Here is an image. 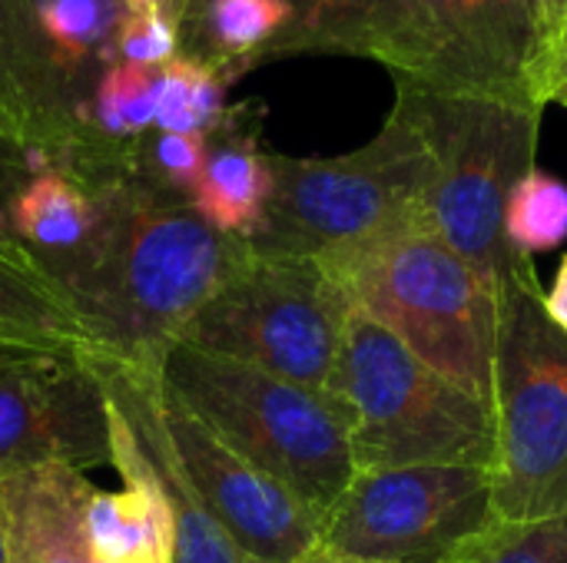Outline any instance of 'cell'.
<instances>
[{
	"label": "cell",
	"mask_w": 567,
	"mask_h": 563,
	"mask_svg": "<svg viewBox=\"0 0 567 563\" xmlns=\"http://www.w3.org/2000/svg\"><path fill=\"white\" fill-rule=\"evenodd\" d=\"M272 173L269 209L246 246L259 256L326 259L422 212L429 153L395 100L365 146L329 159L272 156Z\"/></svg>",
	"instance_id": "cell-8"
},
{
	"label": "cell",
	"mask_w": 567,
	"mask_h": 563,
	"mask_svg": "<svg viewBox=\"0 0 567 563\" xmlns=\"http://www.w3.org/2000/svg\"><path fill=\"white\" fill-rule=\"evenodd\" d=\"M226 80L219 66L203 56H176L156 70V129L159 133H203L223 123Z\"/></svg>",
	"instance_id": "cell-22"
},
{
	"label": "cell",
	"mask_w": 567,
	"mask_h": 563,
	"mask_svg": "<svg viewBox=\"0 0 567 563\" xmlns=\"http://www.w3.org/2000/svg\"><path fill=\"white\" fill-rule=\"evenodd\" d=\"M395 100L409 110L425 153L429 226L492 285H502L535 259H522L505 239V209L515 186L535 169L542 106L439 93L395 80Z\"/></svg>",
	"instance_id": "cell-4"
},
{
	"label": "cell",
	"mask_w": 567,
	"mask_h": 563,
	"mask_svg": "<svg viewBox=\"0 0 567 563\" xmlns=\"http://www.w3.org/2000/svg\"><path fill=\"white\" fill-rule=\"evenodd\" d=\"M83 186L96 206L90 239L73 256L37 265L76 312L93 352L156 368L249 246L213 229L189 199L136 169Z\"/></svg>",
	"instance_id": "cell-1"
},
{
	"label": "cell",
	"mask_w": 567,
	"mask_h": 563,
	"mask_svg": "<svg viewBox=\"0 0 567 563\" xmlns=\"http://www.w3.org/2000/svg\"><path fill=\"white\" fill-rule=\"evenodd\" d=\"M276 189L272 153L246 133L209 143L206 166L189 192V206L223 236L252 239Z\"/></svg>",
	"instance_id": "cell-19"
},
{
	"label": "cell",
	"mask_w": 567,
	"mask_h": 563,
	"mask_svg": "<svg viewBox=\"0 0 567 563\" xmlns=\"http://www.w3.org/2000/svg\"><path fill=\"white\" fill-rule=\"evenodd\" d=\"M206 153H209V139L203 133H159L150 143L146 159L136 153V173L146 176L150 183L189 199V192L206 166Z\"/></svg>",
	"instance_id": "cell-26"
},
{
	"label": "cell",
	"mask_w": 567,
	"mask_h": 563,
	"mask_svg": "<svg viewBox=\"0 0 567 563\" xmlns=\"http://www.w3.org/2000/svg\"><path fill=\"white\" fill-rule=\"evenodd\" d=\"M495 521L488 468H369L319 521V541L369 561L452 563Z\"/></svg>",
	"instance_id": "cell-10"
},
{
	"label": "cell",
	"mask_w": 567,
	"mask_h": 563,
	"mask_svg": "<svg viewBox=\"0 0 567 563\" xmlns=\"http://www.w3.org/2000/svg\"><path fill=\"white\" fill-rule=\"evenodd\" d=\"M47 166H50V163H47L40 153L27 149L23 143H17V139H10V136L0 133V246H3V249H27V246L13 236V229H10V202H13V196L20 192V186H23L37 169H47Z\"/></svg>",
	"instance_id": "cell-28"
},
{
	"label": "cell",
	"mask_w": 567,
	"mask_h": 563,
	"mask_svg": "<svg viewBox=\"0 0 567 563\" xmlns=\"http://www.w3.org/2000/svg\"><path fill=\"white\" fill-rule=\"evenodd\" d=\"M551 103H558V106H565L567 110V73L558 80V86H555V93H551Z\"/></svg>",
	"instance_id": "cell-33"
},
{
	"label": "cell",
	"mask_w": 567,
	"mask_h": 563,
	"mask_svg": "<svg viewBox=\"0 0 567 563\" xmlns=\"http://www.w3.org/2000/svg\"><path fill=\"white\" fill-rule=\"evenodd\" d=\"M156 123V70L133 63H113L90 103V129L113 146H130L143 139Z\"/></svg>",
	"instance_id": "cell-23"
},
{
	"label": "cell",
	"mask_w": 567,
	"mask_h": 563,
	"mask_svg": "<svg viewBox=\"0 0 567 563\" xmlns=\"http://www.w3.org/2000/svg\"><path fill=\"white\" fill-rule=\"evenodd\" d=\"M349 295L439 375L492 402L498 289H492L425 219V212L319 259Z\"/></svg>",
	"instance_id": "cell-3"
},
{
	"label": "cell",
	"mask_w": 567,
	"mask_h": 563,
	"mask_svg": "<svg viewBox=\"0 0 567 563\" xmlns=\"http://www.w3.org/2000/svg\"><path fill=\"white\" fill-rule=\"evenodd\" d=\"M289 20L286 0H206L183 27H199L213 66H243L249 56L269 53Z\"/></svg>",
	"instance_id": "cell-21"
},
{
	"label": "cell",
	"mask_w": 567,
	"mask_h": 563,
	"mask_svg": "<svg viewBox=\"0 0 567 563\" xmlns=\"http://www.w3.org/2000/svg\"><path fill=\"white\" fill-rule=\"evenodd\" d=\"M545 299V312H548V319L561 329L567 335V256L561 259V265H558V272H555V282H551V289L542 295Z\"/></svg>",
	"instance_id": "cell-30"
},
{
	"label": "cell",
	"mask_w": 567,
	"mask_h": 563,
	"mask_svg": "<svg viewBox=\"0 0 567 563\" xmlns=\"http://www.w3.org/2000/svg\"><path fill=\"white\" fill-rule=\"evenodd\" d=\"M326 395L339 405L355 471L409 465L492 468V408L352 309Z\"/></svg>",
	"instance_id": "cell-6"
},
{
	"label": "cell",
	"mask_w": 567,
	"mask_h": 563,
	"mask_svg": "<svg viewBox=\"0 0 567 563\" xmlns=\"http://www.w3.org/2000/svg\"><path fill=\"white\" fill-rule=\"evenodd\" d=\"M86 362L96 372L103 392L126 411V418H130L136 438L143 441V448H146V455L159 475V484L169 498L173 528H176L173 563H252L226 538V531L216 524V518L203 508L189 478L183 475V468L176 465V458L163 445V438L150 418V408H146L140 365H126V362L106 358L100 352H86Z\"/></svg>",
	"instance_id": "cell-16"
},
{
	"label": "cell",
	"mask_w": 567,
	"mask_h": 563,
	"mask_svg": "<svg viewBox=\"0 0 567 563\" xmlns=\"http://www.w3.org/2000/svg\"><path fill=\"white\" fill-rule=\"evenodd\" d=\"M289 27L269 53H349L405 70V27L399 0H286Z\"/></svg>",
	"instance_id": "cell-17"
},
{
	"label": "cell",
	"mask_w": 567,
	"mask_h": 563,
	"mask_svg": "<svg viewBox=\"0 0 567 563\" xmlns=\"http://www.w3.org/2000/svg\"><path fill=\"white\" fill-rule=\"evenodd\" d=\"M156 375L219 441L289 488L319 521L355 478L339 405L316 388L173 342Z\"/></svg>",
	"instance_id": "cell-5"
},
{
	"label": "cell",
	"mask_w": 567,
	"mask_h": 563,
	"mask_svg": "<svg viewBox=\"0 0 567 563\" xmlns=\"http://www.w3.org/2000/svg\"><path fill=\"white\" fill-rule=\"evenodd\" d=\"M126 3H153V7H156V10H163L176 27H183L186 10H189V0H126Z\"/></svg>",
	"instance_id": "cell-32"
},
{
	"label": "cell",
	"mask_w": 567,
	"mask_h": 563,
	"mask_svg": "<svg viewBox=\"0 0 567 563\" xmlns=\"http://www.w3.org/2000/svg\"><path fill=\"white\" fill-rule=\"evenodd\" d=\"M93 484L70 465L0 475V528L10 563H100L90 551Z\"/></svg>",
	"instance_id": "cell-15"
},
{
	"label": "cell",
	"mask_w": 567,
	"mask_h": 563,
	"mask_svg": "<svg viewBox=\"0 0 567 563\" xmlns=\"http://www.w3.org/2000/svg\"><path fill=\"white\" fill-rule=\"evenodd\" d=\"M203 3H206V0H189V10H186V20H189V17H196V13L203 10ZM186 20H183V23H186Z\"/></svg>",
	"instance_id": "cell-34"
},
{
	"label": "cell",
	"mask_w": 567,
	"mask_h": 563,
	"mask_svg": "<svg viewBox=\"0 0 567 563\" xmlns=\"http://www.w3.org/2000/svg\"><path fill=\"white\" fill-rule=\"evenodd\" d=\"M110 465V408L86 355L0 348V475Z\"/></svg>",
	"instance_id": "cell-13"
},
{
	"label": "cell",
	"mask_w": 567,
	"mask_h": 563,
	"mask_svg": "<svg viewBox=\"0 0 567 563\" xmlns=\"http://www.w3.org/2000/svg\"><path fill=\"white\" fill-rule=\"evenodd\" d=\"M0 563H10L7 561V541H3V528H0Z\"/></svg>",
	"instance_id": "cell-35"
},
{
	"label": "cell",
	"mask_w": 567,
	"mask_h": 563,
	"mask_svg": "<svg viewBox=\"0 0 567 563\" xmlns=\"http://www.w3.org/2000/svg\"><path fill=\"white\" fill-rule=\"evenodd\" d=\"M405 70L395 80L439 93L551 103L535 0H399Z\"/></svg>",
	"instance_id": "cell-11"
},
{
	"label": "cell",
	"mask_w": 567,
	"mask_h": 563,
	"mask_svg": "<svg viewBox=\"0 0 567 563\" xmlns=\"http://www.w3.org/2000/svg\"><path fill=\"white\" fill-rule=\"evenodd\" d=\"M299 563H385V561H369V557H352V554H342V551H332V548H316L312 554H306Z\"/></svg>",
	"instance_id": "cell-31"
},
{
	"label": "cell",
	"mask_w": 567,
	"mask_h": 563,
	"mask_svg": "<svg viewBox=\"0 0 567 563\" xmlns=\"http://www.w3.org/2000/svg\"><path fill=\"white\" fill-rule=\"evenodd\" d=\"M535 262L498 292L492 362V498L498 521L567 511V335L545 312Z\"/></svg>",
	"instance_id": "cell-7"
},
{
	"label": "cell",
	"mask_w": 567,
	"mask_h": 563,
	"mask_svg": "<svg viewBox=\"0 0 567 563\" xmlns=\"http://www.w3.org/2000/svg\"><path fill=\"white\" fill-rule=\"evenodd\" d=\"M176 46H179V27L163 10H156L153 3H130V13L116 37L120 63L159 70L169 60H176Z\"/></svg>",
	"instance_id": "cell-27"
},
{
	"label": "cell",
	"mask_w": 567,
	"mask_h": 563,
	"mask_svg": "<svg viewBox=\"0 0 567 563\" xmlns=\"http://www.w3.org/2000/svg\"><path fill=\"white\" fill-rule=\"evenodd\" d=\"M542 33H545V50H548V76H551V93L567 70V0H535Z\"/></svg>",
	"instance_id": "cell-29"
},
{
	"label": "cell",
	"mask_w": 567,
	"mask_h": 563,
	"mask_svg": "<svg viewBox=\"0 0 567 563\" xmlns=\"http://www.w3.org/2000/svg\"><path fill=\"white\" fill-rule=\"evenodd\" d=\"M106 395V392H103ZM110 465L123 478L120 491H90L86 534L100 563H173L176 528L159 475L136 438L126 411L106 395Z\"/></svg>",
	"instance_id": "cell-14"
},
{
	"label": "cell",
	"mask_w": 567,
	"mask_h": 563,
	"mask_svg": "<svg viewBox=\"0 0 567 563\" xmlns=\"http://www.w3.org/2000/svg\"><path fill=\"white\" fill-rule=\"evenodd\" d=\"M93 226L96 206L90 189L56 166L37 169L10 202V229L37 262L73 256Z\"/></svg>",
	"instance_id": "cell-20"
},
{
	"label": "cell",
	"mask_w": 567,
	"mask_h": 563,
	"mask_svg": "<svg viewBox=\"0 0 567 563\" xmlns=\"http://www.w3.org/2000/svg\"><path fill=\"white\" fill-rule=\"evenodd\" d=\"M452 563H567V511L532 521H495Z\"/></svg>",
	"instance_id": "cell-25"
},
{
	"label": "cell",
	"mask_w": 567,
	"mask_h": 563,
	"mask_svg": "<svg viewBox=\"0 0 567 563\" xmlns=\"http://www.w3.org/2000/svg\"><path fill=\"white\" fill-rule=\"evenodd\" d=\"M508 249L522 259H535L567 242V183L532 169L512 192L505 209Z\"/></svg>",
	"instance_id": "cell-24"
},
{
	"label": "cell",
	"mask_w": 567,
	"mask_h": 563,
	"mask_svg": "<svg viewBox=\"0 0 567 563\" xmlns=\"http://www.w3.org/2000/svg\"><path fill=\"white\" fill-rule=\"evenodd\" d=\"M0 348L50 355L93 352L76 312L27 249L0 246Z\"/></svg>",
	"instance_id": "cell-18"
},
{
	"label": "cell",
	"mask_w": 567,
	"mask_h": 563,
	"mask_svg": "<svg viewBox=\"0 0 567 563\" xmlns=\"http://www.w3.org/2000/svg\"><path fill=\"white\" fill-rule=\"evenodd\" d=\"M349 312V295L319 259L249 249L176 342L326 392Z\"/></svg>",
	"instance_id": "cell-9"
},
{
	"label": "cell",
	"mask_w": 567,
	"mask_h": 563,
	"mask_svg": "<svg viewBox=\"0 0 567 563\" xmlns=\"http://www.w3.org/2000/svg\"><path fill=\"white\" fill-rule=\"evenodd\" d=\"M150 418L189 478L203 508L252 563H299L319 541V518L276 478L249 465L189 415L159 382L156 368L140 365Z\"/></svg>",
	"instance_id": "cell-12"
},
{
	"label": "cell",
	"mask_w": 567,
	"mask_h": 563,
	"mask_svg": "<svg viewBox=\"0 0 567 563\" xmlns=\"http://www.w3.org/2000/svg\"><path fill=\"white\" fill-rule=\"evenodd\" d=\"M126 13V0H0V133L80 183L126 169L136 153L90 129Z\"/></svg>",
	"instance_id": "cell-2"
}]
</instances>
